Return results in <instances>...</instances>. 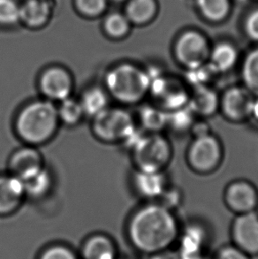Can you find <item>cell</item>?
<instances>
[{"mask_svg": "<svg viewBox=\"0 0 258 259\" xmlns=\"http://www.w3.org/2000/svg\"><path fill=\"white\" fill-rule=\"evenodd\" d=\"M178 228L167 208L149 205L138 210L130 221L129 237L140 251L157 254L167 250L177 238Z\"/></svg>", "mask_w": 258, "mask_h": 259, "instance_id": "obj_1", "label": "cell"}, {"mask_svg": "<svg viewBox=\"0 0 258 259\" xmlns=\"http://www.w3.org/2000/svg\"><path fill=\"white\" fill-rule=\"evenodd\" d=\"M58 109L49 101H35L22 109L16 119V130L22 140L29 144L44 143L56 131Z\"/></svg>", "mask_w": 258, "mask_h": 259, "instance_id": "obj_2", "label": "cell"}, {"mask_svg": "<svg viewBox=\"0 0 258 259\" xmlns=\"http://www.w3.org/2000/svg\"><path fill=\"white\" fill-rule=\"evenodd\" d=\"M107 91L119 101L133 104L139 101L150 88L146 72L131 65H121L109 72L105 77Z\"/></svg>", "mask_w": 258, "mask_h": 259, "instance_id": "obj_3", "label": "cell"}, {"mask_svg": "<svg viewBox=\"0 0 258 259\" xmlns=\"http://www.w3.org/2000/svg\"><path fill=\"white\" fill-rule=\"evenodd\" d=\"M97 137L105 141L124 140L136 130L132 117L121 109H105L94 117Z\"/></svg>", "mask_w": 258, "mask_h": 259, "instance_id": "obj_4", "label": "cell"}, {"mask_svg": "<svg viewBox=\"0 0 258 259\" xmlns=\"http://www.w3.org/2000/svg\"><path fill=\"white\" fill-rule=\"evenodd\" d=\"M133 149L140 171L160 172L170 158L169 144L158 136H143Z\"/></svg>", "mask_w": 258, "mask_h": 259, "instance_id": "obj_5", "label": "cell"}, {"mask_svg": "<svg viewBox=\"0 0 258 259\" xmlns=\"http://www.w3.org/2000/svg\"><path fill=\"white\" fill-rule=\"evenodd\" d=\"M176 55L179 60L189 68L205 64L209 56V46L206 39L195 31L182 35L176 45Z\"/></svg>", "mask_w": 258, "mask_h": 259, "instance_id": "obj_6", "label": "cell"}, {"mask_svg": "<svg viewBox=\"0 0 258 259\" xmlns=\"http://www.w3.org/2000/svg\"><path fill=\"white\" fill-rule=\"evenodd\" d=\"M235 246L248 255L258 254V215L253 211L241 214L233 225Z\"/></svg>", "mask_w": 258, "mask_h": 259, "instance_id": "obj_7", "label": "cell"}, {"mask_svg": "<svg viewBox=\"0 0 258 259\" xmlns=\"http://www.w3.org/2000/svg\"><path fill=\"white\" fill-rule=\"evenodd\" d=\"M220 148L218 141L208 135L196 137L189 151L193 166L200 171H208L220 161Z\"/></svg>", "mask_w": 258, "mask_h": 259, "instance_id": "obj_8", "label": "cell"}, {"mask_svg": "<svg viewBox=\"0 0 258 259\" xmlns=\"http://www.w3.org/2000/svg\"><path fill=\"white\" fill-rule=\"evenodd\" d=\"M40 89L42 94L50 99L62 101L69 98L73 90V80L66 70L60 67H52L42 74Z\"/></svg>", "mask_w": 258, "mask_h": 259, "instance_id": "obj_9", "label": "cell"}, {"mask_svg": "<svg viewBox=\"0 0 258 259\" xmlns=\"http://www.w3.org/2000/svg\"><path fill=\"white\" fill-rule=\"evenodd\" d=\"M25 195L24 186L21 179L11 176L0 177V214L14 211L21 203Z\"/></svg>", "mask_w": 258, "mask_h": 259, "instance_id": "obj_10", "label": "cell"}, {"mask_svg": "<svg viewBox=\"0 0 258 259\" xmlns=\"http://www.w3.org/2000/svg\"><path fill=\"white\" fill-rule=\"evenodd\" d=\"M42 167V158L31 148H24L15 152L10 160L12 175L21 180L38 172Z\"/></svg>", "mask_w": 258, "mask_h": 259, "instance_id": "obj_11", "label": "cell"}, {"mask_svg": "<svg viewBox=\"0 0 258 259\" xmlns=\"http://www.w3.org/2000/svg\"><path fill=\"white\" fill-rule=\"evenodd\" d=\"M253 101L254 99L244 89H231L224 96V112L232 119H243L250 115Z\"/></svg>", "mask_w": 258, "mask_h": 259, "instance_id": "obj_12", "label": "cell"}, {"mask_svg": "<svg viewBox=\"0 0 258 259\" xmlns=\"http://www.w3.org/2000/svg\"><path fill=\"white\" fill-rule=\"evenodd\" d=\"M227 201L234 210L246 213L255 208L257 196L251 185L246 182H237L227 189Z\"/></svg>", "mask_w": 258, "mask_h": 259, "instance_id": "obj_13", "label": "cell"}, {"mask_svg": "<svg viewBox=\"0 0 258 259\" xmlns=\"http://www.w3.org/2000/svg\"><path fill=\"white\" fill-rule=\"evenodd\" d=\"M204 235L200 228H188L181 241L179 255L182 259H198L202 257V247L204 245Z\"/></svg>", "mask_w": 258, "mask_h": 259, "instance_id": "obj_14", "label": "cell"}, {"mask_svg": "<svg viewBox=\"0 0 258 259\" xmlns=\"http://www.w3.org/2000/svg\"><path fill=\"white\" fill-rule=\"evenodd\" d=\"M136 189L143 196L155 197L164 192V181L160 172L140 171L135 178Z\"/></svg>", "mask_w": 258, "mask_h": 259, "instance_id": "obj_15", "label": "cell"}, {"mask_svg": "<svg viewBox=\"0 0 258 259\" xmlns=\"http://www.w3.org/2000/svg\"><path fill=\"white\" fill-rule=\"evenodd\" d=\"M85 259H115L116 251L114 246L107 237L103 235H96L88 240L83 247Z\"/></svg>", "mask_w": 258, "mask_h": 259, "instance_id": "obj_16", "label": "cell"}, {"mask_svg": "<svg viewBox=\"0 0 258 259\" xmlns=\"http://www.w3.org/2000/svg\"><path fill=\"white\" fill-rule=\"evenodd\" d=\"M80 104L84 114L94 118L108 108V97L101 89L92 88L82 95Z\"/></svg>", "mask_w": 258, "mask_h": 259, "instance_id": "obj_17", "label": "cell"}, {"mask_svg": "<svg viewBox=\"0 0 258 259\" xmlns=\"http://www.w3.org/2000/svg\"><path fill=\"white\" fill-rule=\"evenodd\" d=\"M219 100L216 93L205 86L196 87L193 95L190 109L192 112H198L203 115H209L216 111Z\"/></svg>", "mask_w": 258, "mask_h": 259, "instance_id": "obj_18", "label": "cell"}, {"mask_svg": "<svg viewBox=\"0 0 258 259\" xmlns=\"http://www.w3.org/2000/svg\"><path fill=\"white\" fill-rule=\"evenodd\" d=\"M237 60V52L234 46L222 42L213 49L211 63L214 69L219 72L229 70L234 67Z\"/></svg>", "mask_w": 258, "mask_h": 259, "instance_id": "obj_19", "label": "cell"}, {"mask_svg": "<svg viewBox=\"0 0 258 259\" xmlns=\"http://www.w3.org/2000/svg\"><path fill=\"white\" fill-rule=\"evenodd\" d=\"M21 181L24 186L25 194L33 197H38L46 194L52 184L51 175L45 168Z\"/></svg>", "mask_w": 258, "mask_h": 259, "instance_id": "obj_20", "label": "cell"}, {"mask_svg": "<svg viewBox=\"0 0 258 259\" xmlns=\"http://www.w3.org/2000/svg\"><path fill=\"white\" fill-rule=\"evenodd\" d=\"M48 7L39 0H29L20 8V17L30 25H39L46 21Z\"/></svg>", "mask_w": 258, "mask_h": 259, "instance_id": "obj_21", "label": "cell"}, {"mask_svg": "<svg viewBox=\"0 0 258 259\" xmlns=\"http://www.w3.org/2000/svg\"><path fill=\"white\" fill-rule=\"evenodd\" d=\"M199 9L211 21L223 19L229 10L228 0H197Z\"/></svg>", "mask_w": 258, "mask_h": 259, "instance_id": "obj_22", "label": "cell"}, {"mask_svg": "<svg viewBox=\"0 0 258 259\" xmlns=\"http://www.w3.org/2000/svg\"><path fill=\"white\" fill-rule=\"evenodd\" d=\"M156 11L154 0H132L127 8L129 17L136 22H144L153 16Z\"/></svg>", "mask_w": 258, "mask_h": 259, "instance_id": "obj_23", "label": "cell"}, {"mask_svg": "<svg viewBox=\"0 0 258 259\" xmlns=\"http://www.w3.org/2000/svg\"><path fill=\"white\" fill-rule=\"evenodd\" d=\"M242 76L247 87L258 94V48L248 54L245 60Z\"/></svg>", "mask_w": 258, "mask_h": 259, "instance_id": "obj_24", "label": "cell"}, {"mask_svg": "<svg viewBox=\"0 0 258 259\" xmlns=\"http://www.w3.org/2000/svg\"><path fill=\"white\" fill-rule=\"evenodd\" d=\"M60 102V108L58 109L59 118L68 125L76 124L84 115L80 101L67 98Z\"/></svg>", "mask_w": 258, "mask_h": 259, "instance_id": "obj_25", "label": "cell"}, {"mask_svg": "<svg viewBox=\"0 0 258 259\" xmlns=\"http://www.w3.org/2000/svg\"><path fill=\"white\" fill-rule=\"evenodd\" d=\"M143 124L148 130H160L167 124L168 114L159 109L145 107L141 112Z\"/></svg>", "mask_w": 258, "mask_h": 259, "instance_id": "obj_26", "label": "cell"}, {"mask_svg": "<svg viewBox=\"0 0 258 259\" xmlns=\"http://www.w3.org/2000/svg\"><path fill=\"white\" fill-rule=\"evenodd\" d=\"M216 73L218 72L214 69V67L210 64L207 66L204 64L200 67L189 68L187 78H188V81L193 85H195V87H200V86H204L206 82L209 81V78L212 76V74Z\"/></svg>", "mask_w": 258, "mask_h": 259, "instance_id": "obj_27", "label": "cell"}, {"mask_svg": "<svg viewBox=\"0 0 258 259\" xmlns=\"http://www.w3.org/2000/svg\"><path fill=\"white\" fill-rule=\"evenodd\" d=\"M192 112L190 108L176 109L171 114H168L167 124H170L176 130H186L192 123Z\"/></svg>", "mask_w": 258, "mask_h": 259, "instance_id": "obj_28", "label": "cell"}, {"mask_svg": "<svg viewBox=\"0 0 258 259\" xmlns=\"http://www.w3.org/2000/svg\"><path fill=\"white\" fill-rule=\"evenodd\" d=\"M20 18V8L13 0H0V22L13 23Z\"/></svg>", "mask_w": 258, "mask_h": 259, "instance_id": "obj_29", "label": "cell"}, {"mask_svg": "<svg viewBox=\"0 0 258 259\" xmlns=\"http://www.w3.org/2000/svg\"><path fill=\"white\" fill-rule=\"evenodd\" d=\"M105 27L110 35L118 37L126 33L127 30V22L122 15L112 14L107 19Z\"/></svg>", "mask_w": 258, "mask_h": 259, "instance_id": "obj_30", "label": "cell"}, {"mask_svg": "<svg viewBox=\"0 0 258 259\" xmlns=\"http://www.w3.org/2000/svg\"><path fill=\"white\" fill-rule=\"evenodd\" d=\"M169 87V85H168ZM166 89L164 94L162 95L161 98H164V103L169 108L176 109L182 108V105L185 104L187 100V97L184 91H169Z\"/></svg>", "mask_w": 258, "mask_h": 259, "instance_id": "obj_31", "label": "cell"}, {"mask_svg": "<svg viewBox=\"0 0 258 259\" xmlns=\"http://www.w3.org/2000/svg\"><path fill=\"white\" fill-rule=\"evenodd\" d=\"M40 259H76L72 250L63 246H54L46 249Z\"/></svg>", "mask_w": 258, "mask_h": 259, "instance_id": "obj_32", "label": "cell"}, {"mask_svg": "<svg viewBox=\"0 0 258 259\" xmlns=\"http://www.w3.org/2000/svg\"><path fill=\"white\" fill-rule=\"evenodd\" d=\"M215 259H250L249 255L236 246H227L220 249Z\"/></svg>", "mask_w": 258, "mask_h": 259, "instance_id": "obj_33", "label": "cell"}, {"mask_svg": "<svg viewBox=\"0 0 258 259\" xmlns=\"http://www.w3.org/2000/svg\"><path fill=\"white\" fill-rule=\"evenodd\" d=\"M78 6L85 14H97L105 7V0H78Z\"/></svg>", "mask_w": 258, "mask_h": 259, "instance_id": "obj_34", "label": "cell"}, {"mask_svg": "<svg viewBox=\"0 0 258 259\" xmlns=\"http://www.w3.org/2000/svg\"><path fill=\"white\" fill-rule=\"evenodd\" d=\"M246 30L252 39L258 41V10L254 11L248 16L246 22Z\"/></svg>", "mask_w": 258, "mask_h": 259, "instance_id": "obj_35", "label": "cell"}, {"mask_svg": "<svg viewBox=\"0 0 258 259\" xmlns=\"http://www.w3.org/2000/svg\"><path fill=\"white\" fill-rule=\"evenodd\" d=\"M151 259H182L178 252H170L168 250L155 254Z\"/></svg>", "mask_w": 258, "mask_h": 259, "instance_id": "obj_36", "label": "cell"}, {"mask_svg": "<svg viewBox=\"0 0 258 259\" xmlns=\"http://www.w3.org/2000/svg\"><path fill=\"white\" fill-rule=\"evenodd\" d=\"M250 115L254 116V118L257 119L258 120V99L253 101V104H252L251 112H250Z\"/></svg>", "mask_w": 258, "mask_h": 259, "instance_id": "obj_37", "label": "cell"}, {"mask_svg": "<svg viewBox=\"0 0 258 259\" xmlns=\"http://www.w3.org/2000/svg\"><path fill=\"white\" fill-rule=\"evenodd\" d=\"M198 259H207V258H205V257H203V256H202V257H200V258H198Z\"/></svg>", "mask_w": 258, "mask_h": 259, "instance_id": "obj_38", "label": "cell"}]
</instances>
